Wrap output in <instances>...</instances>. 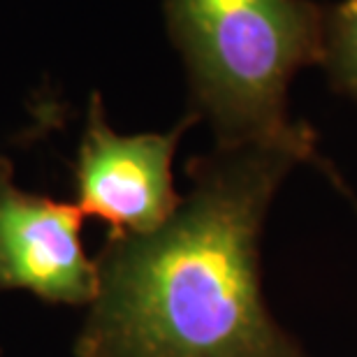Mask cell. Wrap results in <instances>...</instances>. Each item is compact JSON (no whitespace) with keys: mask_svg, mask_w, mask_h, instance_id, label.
I'll return each mask as SVG.
<instances>
[{"mask_svg":"<svg viewBox=\"0 0 357 357\" xmlns=\"http://www.w3.org/2000/svg\"><path fill=\"white\" fill-rule=\"evenodd\" d=\"M320 162L295 119L274 137L190 160V190L151 232H109L77 357H309L269 311L260 241L276 192Z\"/></svg>","mask_w":357,"mask_h":357,"instance_id":"6da1fadb","label":"cell"},{"mask_svg":"<svg viewBox=\"0 0 357 357\" xmlns=\"http://www.w3.org/2000/svg\"><path fill=\"white\" fill-rule=\"evenodd\" d=\"M327 7L316 0H165L192 114L216 146L274 137L292 121L290 84L323 63Z\"/></svg>","mask_w":357,"mask_h":357,"instance_id":"7a4b0ae2","label":"cell"},{"mask_svg":"<svg viewBox=\"0 0 357 357\" xmlns=\"http://www.w3.org/2000/svg\"><path fill=\"white\" fill-rule=\"evenodd\" d=\"M197 116L188 112L167 132L119 135L107 123L98 93L91 96L89 119L75 165L77 206L98 216L109 232H151L181 202L174 188L172 160L183 132Z\"/></svg>","mask_w":357,"mask_h":357,"instance_id":"3957f363","label":"cell"},{"mask_svg":"<svg viewBox=\"0 0 357 357\" xmlns=\"http://www.w3.org/2000/svg\"><path fill=\"white\" fill-rule=\"evenodd\" d=\"M84 211L31 195L0 155V290H28L49 304H91L96 260L84 253Z\"/></svg>","mask_w":357,"mask_h":357,"instance_id":"277c9868","label":"cell"},{"mask_svg":"<svg viewBox=\"0 0 357 357\" xmlns=\"http://www.w3.org/2000/svg\"><path fill=\"white\" fill-rule=\"evenodd\" d=\"M330 86L357 105V0L327 7L323 63Z\"/></svg>","mask_w":357,"mask_h":357,"instance_id":"5b68a950","label":"cell"}]
</instances>
